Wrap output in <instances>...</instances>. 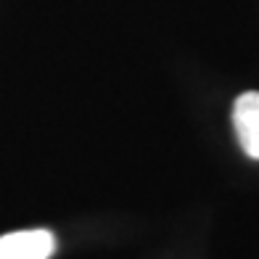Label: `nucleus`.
<instances>
[{
	"mask_svg": "<svg viewBox=\"0 0 259 259\" xmlns=\"http://www.w3.org/2000/svg\"><path fill=\"white\" fill-rule=\"evenodd\" d=\"M233 127L249 159H259V93H241L233 103Z\"/></svg>",
	"mask_w": 259,
	"mask_h": 259,
	"instance_id": "nucleus-2",
	"label": "nucleus"
},
{
	"mask_svg": "<svg viewBox=\"0 0 259 259\" xmlns=\"http://www.w3.org/2000/svg\"><path fill=\"white\" fill-rule=\"evenodd\" d=\"M56 251L51 230H19L0 235V259H48Z\"/></svg>",
	"mask_w": 259,
	"mask_h": 259,
	"instance_id": "nucleus-1",
	"label": "nucleus"
}]
</instances>
